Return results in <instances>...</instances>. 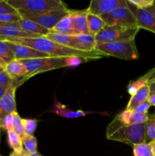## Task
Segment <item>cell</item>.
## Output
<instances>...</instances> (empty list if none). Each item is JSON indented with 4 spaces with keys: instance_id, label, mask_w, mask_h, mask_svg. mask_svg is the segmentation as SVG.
<instances>
[{
    "instance_id": "obj_1",
    "label": "cell",
    "mask_w": 155,
    "mask_h": 156,
    "mask_svg": "<svg viewBox=\"0 0 155 156\" xmlns=\"http://www.w3.org/2000/svg\"><path fill=\"white\" fill-rule=\"evenodd\" d=\"M10 42L17 43L27 47H31L34 50L48 54L50 56H60V57H78L81 59L91 60L98 59L106 56L104 53L94 50L91 52L81 51L74 50L50 41L45 36H40L36 37H18L10 38L5 40Z\"/></svg>"
},
{
    "instance_id": "obj_2",
    "label": "cell",
    "mask_w": 155,
    "mask_h": 156,
    "mask_svg": "<svg viewBox=\"0 0 155 156\" xmlns=\"http://www.w3.org/2000/svg\"><path fill=\"white\" fill-rule=\"evenodd\" d=\"M106 138L109 140L126 143L133 147L147 141L145 123L123 125L114 118L106 129Z\"/></svg>"
},
{
    "instance_id": "obj_3",
    "label": "cell",
    "mask_w": 155,
    "mask_h": 156,
    "mask_svg": "<svg viewBox=\"0 0 155 156\" xmlns=\"http://www.w3.org/2000/svg\"><path fill=\"white\" fill-rule=\"evenodd\" d=\"M15 10L42 13L52 12H68L66 5L60 0H7Z\"/></svg>"
},
{
    "instance_id": "obj_4",
    "label": "cell",
    "mask_w": 155,
    "mask_h": 156,
    "mask_svg": "<svg viewBox=\"0 0 155 156\" xmlns=\"http://www.w3.org/2000/svg\"><path fill=\"white\" fill-rule=\"evenodd\" d=\"M66 59L67 57L50 56V57L36 58V59H22L21 61L26 67L27 69L26 79L28 80L31 77L40 73L68 67Z\"/></svg>"
},
{
    "instance_id": "obj_5",
    "label": "cell",
    "mask_w": 155,
    "mask_h": 156,
    "mask_svg": "<svg viewBox=\"0 0 155 156\" xmlns=\"http://www.w3.org/2000/svg\"><path fill=\"white\" fill-rule=\"evenodd\" d=\"M96 50L106 56H114L124 60L137 59L139 57L135 40L97 44Z\"/></svg>"
},
{
    "instance_id": "obj_6",
    "label": "cell",
    "mask_w": 155,
    "mask_h": 156,
    "mask_svg": "<svg viewBox=\"0 0 155 156\" xmlns=\"http://www.w3.org/2000/svg\"><path fill=\"white\" fill-rule=\"evenodd\" d=\"M139 30L138 27L106 25L95 38L97 44L132 41L135 40Z\"/></svg>"
},
{
    "instance_id": "obj_7",
    "label": "cell",
    "mask_w": 155,
    "mask_h": 156,
    "mask_svg": "<svg viewBox=\"0 0 155 156\" xmlns=\"http://www.w3.org/2000/svg\"><path fill=\"white\" fill-rule=\"evenodd\" d=\"M100 17L108 26L138 27L136 18L129 9L127 1L109 13Z\"/></svg>"
},
{
    "instance_id": "obj_8",
    "label": "cell",
    "mask_w": 155,
    "mask_h": 156,
    "mask_svg": "<svg viewBox=\"0 0 155 156\" xmlns=\"http://www.w3.org/2000/svg\"><path fill=\"white\" fill-rule=\"evenodd\" d=\"M20 16L24 19L30 20L42 26L44 28L51 30L56 25L62 18L66 16L68 12H42V13H33V12L18 11Z\"/></svg>"
},
{
    "instance_id": "obj_9",
    "label": "cell",
    "mask_w": 155,
    "mask_h": 156,
    "mask_svg": "<svg viewBox=\"0 0 155 156\" xmlns=\"http://www.w3.org/2000/svg\"><path fill=\"white\" fill-rule=\"evenodd\" d=\"M6 41L8 46L13 53L15 59H36V58H44L50 57L48 54L40 52L38 50H34L31 47H27V46L22 45V44H17V43Z\"/></svg>"
},
{
    "instance_id": "obj_10",
    "label": "cell",
    "mask_w": 155,
    "mask_h": 156,
    "mask_svg": "<svg viewBox=\"0 0 155 156\" xmlns=\"http://www.w3.org/2000/svg\"><path fill=\"white\" fill-rule=\"evenodd\" d=\"M125 1L126 0H91L87 11L100 17L113 11L123 4Z\"/></svg>"
},
{
    "instance_id": "obj_11",
    "label": "cell",
    "mask_w": 155,
    "mask_h": 156,
    "mask_svg": "<svg viewBox=\"0 0 155 156\" xmlns=\"http://www.w3.org/2000/svg\"><path fill=\"white\" fill-rule=\"evenodd\" d=\"M128 3V2H127ZM129 9L135 15L137 21V26L140 29L143 28L145 30L151 31L155 34V18L147 10L144 9H138L135 6L132 5L129 3Z\"/></svg>"
},
{
    "instance_id": "obj_12",
    "label": "cell",
    "mask_w": 155,
    "mask_h": 156,
    "mask_svg": "<svg viewBox=\"0 0 155 156\" xmlns=\"http://www.w3.org/2000/svg\"><path fill=\"white\" fill-rule=\"evenodd\" d=\"M40 35L26 33L21 30L18 23H0V40L18 37H36Z\"/></svg>"
},
{
    "instance_id": "obj_13",
    "label": "cell",
    "mask_w": 155,
    "mask_h": 156,
    "mask_svg": "<svg viewBox=\"0 0 155 156\" xmlns=\"http://www.w3.org/2000/svg\"><path fill=\"white\" fill-rule=\"evenodd\" d=\"M17 87L12 86L6 90L2 97L0 98V117L2 118L7 114L16 112L15 91Z\"/></svg>"
},
{
    "instance_id": "obj_14",
    "label": "cell",
    "mask_w": 155,
    "mask_h": 156,
    "mask_svg": "<svg viewBox=\"0 0 155 156\" xmlns=\"http://www.w3.org/2000/svg\"><path fill=\"white\" fill-rule=\"evenodd\" d=\"M4 70L13 80L19 82L20 85L27 81V69L24 63L19 59H14L6 64Z\"/></svg>"
},
{
    "instance_id": "obj_15",
    "label": "cell",
    "mask_w": 155,
    "mask_h": 156,
    "mask_svg": "<svg viewBox=\"0 0 155 156\" xmlns=\"http://www.w3.org/2000/svg\"><path fill=\"white\" fill-rule=\"evenodd\" d=\"M48 112L53 113V114H57L58 116L68 119H74L78 117H84L87 114H94L95 112H91V111H84L81 110H78V111H72L65 105H62L59 101H58L55 96L54 103L51 109L48 110Z\"/></svg>"
},
{
    "instance_id": "obj_16",
    "label": "cell",
    "mask_w": 155,
    "mask_h": 156,
    "mask_svg": "<svg viewBox=\"0 0 155 156\" xmlns=\"http://www.w3.org/2000/svg\"><path fill=\"white\" fill-rule=\"evenodd\" d=\"M72 19L73 28L76 34H89L88 21H87V9L84 11L68 10Z\"/></svg>"
},
{
    "instance_id": "obj_17",
    "label": "cell",
    "mask_w": 155,
    "mask_h": 156,
    "mask_svg": "<svg viewBox=\"0 0 155 156\" xmlns=\"http://www.w3.org/2000/svg\"><path fill=\"white\" fill-rule=\"evenodd\" d=\"M74 38L80 50L87 52L96 50L97 43L95 37L92 36L90 34H81L74 35Z\"/></svg>"
},
{
    "instance_id": "obj_18",
    "label": "cell",
    "mask_w": 155,
    "mask_h": 156,
    "mask_svg": "<svg viewBox=\"0 0 155 156\" xmlns=\"http://www.w3.org/2000/svg\"><path fill=\"white\" fill-rule=\"evenodd\" d=\"M18 24L21 30L26 33L40 35V36H46L50 31V30L44 28L43 27L39 25L33 21L24 19V18H21L18 21Z\"/></svg>"
},
{
    "instance_id": "obj_19",
    "label": "cell",
    "mask_w": 155,
    "mask_h": 156,
    "mask_svg": "<svg viewBox=\"0 0 155 156\" xmlns=\"http://www.w3.org/2000/svg\"><path fill=\"white\" fill-rule=\"evenodd\" d=\"M150 94V88H149V85L148 84H147V85H144V87L140 88L134 95H132V97H131L130 100H129L126 109L134 111L135 108H136L138 105H139L140 104L147 101V98H148Z\"/></svg>"
},
{
    "instance_id": "obj_20",
    "label": "cell",
    "mask_w": 155,
    "mask_h": 156,
    "mask_svg": "<svg viewBox=\"0 0 155 156\" xmlns=\"http://www.w3.org/2000/svg\"><path fill=\"white\" fill-rule=\"evenodd\" d=\"M87 21H88L89 34L94 37L97 36L106 25L101 17L90 13L88 11H87Z\"/></svg>"
},
{
    "instance_id": "obj_21",
    "label": "cell",
    "mask_w": 155,
    "mask_h": 156,
    "mask_svg": "<svg viewBox=\"0 0 155 156\" xmlns=\"http://www.w3.org/2000/svg\"><path fill=\"white\" fill-rule=\"evenodd\" d=\"M51 31L56 32V33L62 34L65 35H75L74 28H73L72 19L68 12L66 16L60 20L59 22L56 24V25L53 27Z\"/></svg>"
},
{
    "instance_id": "obj_22",
    "label": "cell",
    "mask_w": 155,
    "mask_h": 156,
    "mask_svg": "<svg viewBox=\"0 0 155 156\" xmlns=\"http://www.w3.org/2000/svg\"><path fill=\"white\" fill-rule=\"evenodd\" d=\"M8 144L13 149L14 152H22L23 149L22 140L19 136L14 131V129L9 130L7 132Z\"/></svg>"
},
{
    "instance_id": "obj_23",
    "label": "cell",
    "mask_w": 155,
    "mask_h": 156,
    "mask_svg": "<svg viewBox=\"0 0 155 156\" xmlns=\"http://www.w3.org/2000/svg\"><path fill=\"white\" fill-rule=\"evenodd\" d=\"M14 59H15V56L6 41L0 40V60L7 64Z\"/></svg>"
},
{
    "instance_id": "obj_24",
    "label": "cell",
    "mask_w": 155,
    "mask_h": 156,
    "mask_svg": "<svg viewBox=\"0 0 155 156\" xmlns=\"http://www.w3.org/2000/svg\"><path fill=\"white\" fill-rule=\"evenodd\" d=\"M21 140L25 151H27L29 154L37 152V140L36 137L33 136L26 135Z\"/></svg>"
},
{
    "instance_id": "obj_25",
    "label": "cell",
    "mask_w": 155,
    "mask_h": 156,
    "mask_svg": "<svg viewBox=\"0 0 155 156\" xmlns=\"http://www.w3.org/2000/svg\"><path fill=\"white\" fill-rule=\"evenodd\" d=\"M147 140L150 142L155 140V114H148V119L145 123Z\"/></svg>"
},
{
    "instance_id": "obj_26",
    "label": "cell",
    "mask_w": 155,
    "mask_h": 156,
    "mask_svg": "<svg viewBox=\"0 0 155 156\" xmlns=\"http://www.w3.org/2000/svg\"><path fill=\"white\" fill-rule=\"evenodd\" d=\"M13 115V129L17 134L20 136V138L22 140L26 136L25 131H24V125L22 123V119L21 118L18 113L14 112L12 113Z\"/></svg>"
},
{
    "instance_id": "obj_27",
    "label": "cell",
    "mask_w": 155,
    "mask_h": 156,
    "mask_svg": "<svg viewBox=\"0 0 155 156\" xmlns=\"http://www.w3.org/2000/svg\"><path fill=\"white\" fill-rule=\"evenodd\" d=\"M148 84V81L147 79H144L142 76L140 77L139 79H136L135 81L130 82L129 85L127 87V91L131 96L134 95L140 88H141L142 87H144V85H147Z\"/></svg>"
},
{
    "instance_id": "obj_28",
    "label": "cell",
    "mask_w": 155,
    "mask_h": 156,
    "mask_svg": "<svg viewBox=\"0 0 155 156\" xmlns=\"http://www.w3.org/2000/svg\"><path fill=\"white\" fill-rule=\"evenodd\" d=\"M134 156H153L151 147L147 143L135 145L133 146Z\"/></svg>"
},
{
    "instance_id": "obj_29",
    "label": "cell",
    "mask_w": 155,
    "mask_h": 156,
    "mask_svg": "<svg viewBox=\"0 0 155 156\" xmlns=\"http://www.w3.org/2000/svg\"><path fill=\"white\" fill-rule=\"evenodd\" d=\"M0 86L7 90L12 86H16L18 88V86H20V84L17 81L13 80L6 73V72L3 70V71H0Z\"/></svg>"
},
{
    "instance_id": "obj_30",
    "label": "cell",
    "mask_w": 155,
    "mask_h": 156,
    "mask_svg": "<svg viewBox=\"0 0 155 156\" xmlns=\"http://www.w3.org/2000/svg\"><path fill=\"white\" fill-rule=\"evenodd\" d=\"M128 3L138 9H146L154 5V0H127Z\"/></svg>"
},
{
    "instance_id": "obj_31",
    "label": "cell",
    "mask_w": 155,
    "mask_h": 156,
    "mask_svg": "<svg viewBox=\"0 0 155 156\" xmlns=\"http://www.w3.org/2000/svg\"><path fill=\"white\" fill-rule=\"evenodd\" d=\"M22 123L26 135L33 136V133L37 126V120L33 119H22Z\"/></svg>"
},
{
    "instance_id": "obj_32",
    "label": "cell",
    "mask_w": 155,
    "mask_h": 156,
    "mask_svg": "<svg viewBox=\"0 0 155 156\" xmlns=\"http://www.w3.org/2000/svg\"><path fill=\"white\" fill-rule=\"evenodd\" d=\"M21 18L18 12L0 14V23H18Z\"/></svg>"
},
{
    "instance_id": "obj_33",
    "label": "cell",
    "mask_w": 155,
    "mask_h": 156,
    "mask_svg": "<svg viewBox=\"0 0 155 156\" xmlns=\"http://www.w3.org/2000/svg\"><path fill=\"white\" fill-rule=\"evenodd\" d=\"M1 126L2 129H5L7 132L13 129V115L12 114H7L2 118Z\"/></svg>"
},
{
    "instance_id": "obj_34",
    "label": "cell",
    "mask_w": 155,
    "mask_h": 156,
    "mask_svg": "<svg viewBox=\"0 0 155 156\" xmlns=\"http://www.w3.org/2000/svg\"><path fill=\"white\" fill-rule=\"evenodd\" d=\"M17 11L8 3L7 0H0V14L17 13Z\"/></svg>"
},
{
    "instance_id": "obj_35",
    "label": "cell",
    "mask_w": 155,
    "mask_h": 156,
    "mask_svg": "<svg viewBox=\"0 0 155 156\" xmlns=\"http://www.w3.org/2000/svg\"><path fill=\"white\" fill-rule=\"evenodd\" d=\"M88 59H81V58L78 57H67L66 62L68 67H75L79 66L80 64L83 63V62H88Z\"/></svg>"
},
{
    "instance_id": "obj_36",
    "label": "cell",
    "mask_w": 155,
    "mask_h": 156,
    "mask_svg": "<svg viewBox=\"0 0 155 156\" xmlns=\"http://www.w3.org/2000/svg\"><path fill=\"white\" fill-rule=\"evenodd\" d=\"M150 107V105L149 104V102L147 101H146L143 102V103L138 105V106L135 108L134 111L137 113H141V114H147V111H148Z\"/></svg>"
},
{
    "instance_id": "obj_37",
    "label": "cell",
    "mask_w": 155,
    "mask_h": 156,
    "mask_svg": "<svg viewBox=\"0 0 155 156\" xmlns=\"http://www.w3.org/2000/svg\"><path fill=\"white\" fill-rule=\"evenodd\" d=\"M142 77L144 78V79H147L148 83L155 81V67L153 69H152L151 70H150L148 73H146V74L144 75V76H143Z\"/></svg>"
},
{
    "instance_id": "obj_38",
    "label": "cell",
    "mask_w": 155,
    "mask_h": 156,
    "mask_svg": "<svg viewBox=\"0 0 155 156\" xmlns=\"http://www.w3.org/2000/svg\"><path fill=\"white\" fill-rule=\"evenodd\" d=\"M9 156H29V153L25 151V149L22 151V152H12Z\"/></svg>"
},
{
    "instance_id": "obj_39",
    "label": "cell",
    "mask_w": 155,
    "mask_h": 156,
    "mask_svg": "<svg viewBox=\"0 0 155 156\" xmlns=\"http://www.w3.org/2000/svg\"><path fill=\"white\" fill-rule=\"evenodd\" d=\"M147 101L150 105V106H155V94H150L147 98Z\"/></svg>"
},
{
    "instance_id": "obj_40",
    "label": "cell",
    "mask_w": 155,
    "mask_h": 156,
    "mask_svg": "<svg viewBox=\"0 0 155 156\" xmlns=\"http://www.w3.org/2000/svg\"><path fill=\"white\" fill-rule=\"evenodd\" d=\"M149 88H150V94H155V81L148 83Z\"/></svg>"
},
{
    "instance_id": "obj_41",
    "label": "cell",
    "mask_w": 155,
    "mask_h": 156,
    "mask_svg": "<svg viewBox=\"0 0 155 156\" xmlns=\"http://www.w3.org/2000/svg\"><path fill=\"white\" fill-rule=\"evenodd\" d=\"M149 144H150V147H151L152 154H153V156H155V140H153V141H151V142H149Z\"/></svg>"
},
{
    "instance_id": "obj_42",
    "label": "cell",
    "mask_w": 155,
    "mask_h": 156,
    "mask_svg": "<svg viewBox=\"0 0 155 156\" xmlns=\"http://www.w3.org/2000/svg\"><path fill=\"white\" fill-rule=\"evenodd\" d=\"M146 10H147V12H150V13L151 14V15L155 18V4H154V5H153L152 7H150V8H149V9H146Z\"/></svg>"
},
{
    "instance_id": "obj_43",
    "label": "cell",
    "mask_w": 155,
    "mask_h": 156,
    "mask_svg": "<svg viewBox=\"0 0 155 156\" xmlns=\"http://www.w3.org/2000/svg\"><path fill=\"white\" fill-rule=\"evenodd\" d=\"M6 91V89H5L4 88H2V86H0V98L2 97L3 94H5V92Z\"/></svg>"
},
{
    "instance_id": "obj_44",
    "label": "cell",
    "mask_w": 155,
    "mask_h": 156,
    "mask_svg": "<svg viewBox=\"0 0 155 156\" xmlns=\"http://www.w3.org/2000/svg\"><path fill=\"white\" fill-rule=\"evenodd\" d=\"M6 64L4 63L2 61L0 60V71H3L5 69V66Z\"/></svg>"
},
{
    "instance_id": "obj_45",
    "label": "cell",
    "mask_w": 155,
    "mask_h": 156,
    "mask_svg": "<svg viewBox=\"0 0 155 156\" xmlns=\"http://www.w3.org/2000/svg\"><path fill=\"white\" fill-rule=\"evenodd\" d=\"M29 156H42L40 153L38 152H35V153H32V154H29Z\"/></svg>"
},
{
    "instance_id": "obj_46",
    "label": "cell",
    "mask_w": 155,
    "mask_h": 156,
    "mask_svg": "<svg viewBox=\"0 0 155 156\" xmlns=\"http://www.w3.org/2000/svg\"><path fill=\"white\" fill-rule=\"evenodd\" d=\"M1 122H2V118L0 117V129H2V126H1Z\"/></svg>"
},
{
    "instance_id": "obj_47",
    "label": "cell",
    "mask_w": 155,
    "mask_h": 156,
    "mask_svg": "<svg viewBox=\"0 0 155 156\" xmlns=\"http://www.w3.org/2000/svg\"><path fill=\"white\" fill-rule=\"evenodd\" d=\"M0 156H2V155H0Z\"/></svg>"
}]
</instances>
